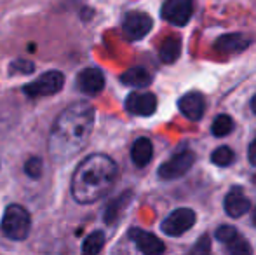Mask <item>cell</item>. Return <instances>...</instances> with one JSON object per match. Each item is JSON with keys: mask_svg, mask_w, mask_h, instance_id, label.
Segmentation results:
<instances>
[{"mask_svg": "<svg viewBox=\"0 0 256 255\" xmlns=\"http://www.w3.org/2000/svg\"><path fill=\"white\" fill-rule=\"evenodd\" d=\"M94 126V109L88 102H77L64 109L49 135V154L56 163L75 157L88 143Z\"/></svg>", "mask_w": 256, "mask_h": 255, "instance_id": "6da1fadb", "label": "cell"}, {"mask_svg": "<svg viewBox=\"0 0 256 255\" xmlns=\"http://www.w3.org/2000/svg\"><path fill=\"white\" fill-rule=\"evenodd\" d=\"M117 164L104 154L86 157L72 177V196L77 203L89 204L106 196L117 180Z\"/></svg>", "mask_w": 256, "mask_h": 255, "instance_id": "7a4b0ae2", "label": "cell"}, {"mask_svg": "<svg viewBox=\"0 0 256 255\" xmlns=\"http://www.w3.org/2000/svg\"><path fill=\"white\" fill-rule=\"evenodd\" d=\"M30 227H32L30 213L21 204H10V206L6 208L2 218V232L7 238L21 241V239L28 238Z\"/></svg>", "mask_w": 256, "mask_h": 255, "instance_id": "3957f363", "label": "cell"}, {"mask_svg": "<svg viewBox=\"0 0 256 255\" xmlns=\"http://www.w3.org/2000/svg\"><path fill=\"white\" fill-rule=\"evenodd\" d=\"M64 84V77L61 72L58 70H51L42 74L38 79L32 81L30 84H26L23 88L24 95L32 96V98H37V96H49L58 93Z\"/></svg>", "mask_w": 256, "mask_h": 255, "instance_id": "277c9868", "label": "cell"}, {"mask_svg": "<svg viewBox=\"0 0 256 255\" xmlns=\"http://www.w3.org/2000/svg\"><path fill=\"white\" fill-rule=\"evenodd\" d=\"M196 163V154L192 150H182V152L174 154L171 159L160 164L158 168V177L162 180H174L180 178L190 170Z\"/></svg>", "mask_w": 256, "mask_h": 255, "instance_id": "5b68a950", "label": "cell"}, {"mask_svg": "<svg viewBox=\"0 0 256 255\" xmlns=\"http://www.w3.org/2000/svg\"><path fill=\"white\" fill-rule=\"evenodd\" d=\"M196 220L197 215L194 210H190V208H178V210H174L171 215H168L162 220L160 229L168 236H182L194 227Z\"/></svg>", "mask_w": 256, "mask_h": 255, "instance_id": "8992f818", "label": "cell"}, {"mask_svg": "<svg viewBox=\"0 0 256 255\" xmlns=\"http://www.w3.org/2000/svg\"><path fill=\"white\" fill-rule=\"evenodd\" d=\"M154 27V21L148 14L140 13V11H132L128 13L124 18V23H122V30L124 35L129 41H140L143 39Z\"/></svg>", "mask_w": 256, "mask_h": 255, "instance_id": "52a82bcc", "label": "cell"}, {"mask_svg": "<svg viewBox=\"0 0 256 255\" xmlns=\"http://www.w3.org/2000/svg\"><path fill=\"white\" fill-rule=\"evenodd\" d=\"M194 13V0H166L162 18L176 27H185Z\"/></svg>", "mask_w": 256, "mask_h": 255, "instance_id": "ba28073f", "label": "cell"}, {"mask_svg": "<svg viewBox=\"0 0 256 255\" xmlns=\"http://www.w3.org/2000/svg\"><path fill=\"white\" fill-rule=\"evenodd\" d=\"M126 110L134 116L148 117L157 110V98L150 91H134L126 98Z\"/></svg>", "mask_w": 256, "mask_h": 255, "instance_id": "9c48e42d", "label": "cell"}, {"mask_svg": "<svg viewBox=\"0 0 256 255\" xmlns=\"http://www.w3.org/2000/svg\"><path fill=\"white\" fill-rule=\"evenodd\" d=\"M129 238L134 241L136 248L143 255H162L166 252V245L157 236L148 231H143L140 227L129 229Z\"/></svg>", "mask_w": 256, "mask_h": 255, "instance_id": "30bf717a", "label": "cell"}, {"mask_svg": "<svg viewBox=\"0 0 256 255\" xmlns=\"http://www.w3.org/2000/svg\"><path fill=\"white\" fill-rule=\"evenodd\" d=\"M77 88L86 95H98L104 88V75L100 68H84L77 75Z\"/></svg>", "mask_w": 256, "mask_h": 255, "instance_id": "8fae6325", "label": "cell"}, {"mask_svg": "<svg viewBox=\"0 0 256 255\" xmlns=\"http://www.w3.org/2000/svg\"><path fill=\"white\" fill-rule=\"evenodd\" d=\"M178 107L182 110V114L185 117H188L190 121H199L204 116L206 110V102L204 96L200 93H186L185 96H182L178 102Z\"/></svg>", "mask_w": 256, "mask_h": 255, "instance_id": "7c38bea8", "label": "cell"}, {"mask_svg": "<svg viewBox=\"0 0 256 255\" xmlns=\"http://www.w3.org/2000/svg\"><path fill=\"white\" fill-rule=\"evenodd\" d=\"M251 44V39L242 34H228L222 35L218 41L214 42V51L222 53V55H237V53L248 49Z\"/></svg>", "mask_w": 256, "mask_h": 255, "instance_id": "4fadbf2b", "label": "cell"}, {"mask_svg": "<svg viewBox=\"0 0 256 255\" xmlns=\"http://www.w3.org/2000/svg\"><path fill=\"white\" fill-rule=\"evenodd\" d=\"M251 208V203L244 192L240 191L239 187H234L232 191L226 194L225 197V211L226 215H230L232 218H239L242 217L246 211H250Z\"/></svg>", "mask_w": 256, "mask_h": 255, "instance_id": "5bb4252c", "label": "cell"}, {"mask_svg": "<svg viewBox=\"0 0 256 255\" xmlns=\"http://www.w3.org/2000/svg\"><path fill=\"white\" fill-rule=\"evenodd\" d=\"M152 156H154V145L148 138L142 136L138 138L134 143H132V149H131V157H132V163L136 166L143 168L152 161Z\"/></svg>", "mask_w": 256, "mask_h": 255, "instance_id": "9a60e30c", "label": "cell"}, {"mask_svg": "<svg viewBox=\"0 0 256 255\" xmlns=\"http://www.w3.org/2000/svg\"><path fill=\"white\" fill-rule=\"evenodd\" d=\"M120 82L126 86H131V88H146V86L152 84V75L150 72H146L143 67H134L126 70L124 74L120 75Z\"/></svg>", "mask_w": 256, "mask_h": 255, "instance_id": "2e32d148", "label": "cell"}, {"mask_svg": "<svg viewBox=\"0 0 256 255\" xmlns=\"http://www.w3.org/2000/svg\"><path fill=\"white\" fill-rule=\"evenodd\" d=\"M131 197H132V192L126 191L118 197H115L110 204H106V208H104V217H103L104 224H108V225L115 224V222L118 220V217L122 215V211L126 210V206L131 203Z\"/></svg>", "mask_w": 256, "mask_h": 255, "instance_id": "e0dca14e", "label": "cell"}, {"mask_svg": "<svg viewBox=\"0 0 256 255\" xmlns=\"http://www.w3.org/2000/svg\"><path fill=\"white\" fill-rule=\"evenodd\" d=\"M182 55V41L180 37H168L160 44L158 56L164 63H174Z\"/></svg>", "mask_w": 256, "mask_h": 255, "instance_id": "ac0fdd59", "label": "cell"}, {"mask_svg": "<svg viewBox=\"0 0 256 255\" xmlns=\"http://www.w3.org/2000/svg\"><path fill=\"white\" fill-rule=\"evenodd\" d=\"M226 252L228 255H253V248H251L250 241L244 236H240L239 232L234 234L228 241L225 243Z\"/></svg>", "mask_w": 256, "mask_h": 255, "instance_id": "d6986e66", "label": "cell"}, {"mask_svg": "<svg viewBox=\"0 0 256 255\" xmlns=\"http://www.w3.org/2000/svg\"><path fill=\"white\" fill-rule=\"evenodd\" d=\"M104 245V232L94 231L84 239L82 245V255H100Z\"/></svg>", "mask_w": 256, "mask_h": 255, "instance_id": "ffe728a7", "label": "cell"}, {"mask_svg": "<svg viewBox=\"0 0 256 255\" xmlns=\"http://www.w3.org/2000/svg\"><path fill=\"white\" fill-rule=\"evenodd\" d=\"M232 129H234V121H232V117L226 116V114H222V116L216 117L214 123H212V126H211L212 135L218 136V138L226 136Z\"/></svg>", "mask_w": 256, "mask_h": 255, "instance_id": "44dd1931", "label": "cell"}, {"mask_svg": "<svg viewBox=\"0 0 256 255\" xmlns=\"http://www.w3.org/2000/svg\"><path fill=\"white\" fill-rule=\"evenodd\" d=\"M236 159V154L230 147H218L214 152L211 154V161L216 166H230Z\"/></svg>", "mask_w": 256, "mask_h": 255, "instance_id": "7402d4cb", "label": "cell"}, {"mask_svg": "<svg viewBox=\"0 0 256 255\" xmlns=\"http://www.w3.org/2000/svg\"><path fill=\"white\" fill-rule=\"evenodd\" d=\"M42 159L40 157H30V159L24 163V173L30 178H38L42 175Z\"/></svg>", "mask_w": 256, "mask_h": 255, "instance_id": "603a6c76", "label": "cell"}, {"mask_svg": "<svg viewBox=\"0 0 256 255\" xmlns=\"http://www.w3.org/2000/svg\"><path fill=\"white\" fill-rule=\"evenodd\" d=\"M10 74H32V72L35 70V65L32 62H24V60H18V62H14L12 65L9 67Z\"/></svg>", "mask_w": 256, "mask_h": 255, "instance_id": "cb8c5ba5", "label": "cell"}, {"mask_svg": "<svg viewBox=\"0 0 256 255\" xmlns=\"http://www.w3.org/2000/svg\"><path fill=\"white\" fill-rule=\"evenodd\" d=\"M234 234H237L236 227H232V225H220V227L216 229L214 236H216V239H220L222 243H226Z\"/></svg>", "mask_w": 256, "mask_h": 255, "instance_id": "d4e9b609", "label": "cell"}, {"mask_svg": "<svg viewBox=\"0 0 256 255\" xmlns=\"http://www.w3.org/2000/svg\"><path fill=\"white\" fill-rule=\"evenodd\" d=\"M209 248H211L209 236H202V238L197 241V245L194 246V250L190 252V255H209Z\"/></svg>", "mask_w": 256, "mask_h": 255, "instance_id": "484cf974", "label": "cell"}, {"mask_svg": "<svg viewBox=\"0 0 256 255\" xmlns=\"http://www.w3.org/2000/svg\"><path fill=\"white\" fill-rule=\"evenodd\" d=\"M248 157H250V163L253 164V166H256V138L251 142L250 150H248Z\"/></svg>", "mask_w": 256, "mask_h": 255, "instance_id": "4316f807", "label": "cell"}, {"mask_svg": "<svg viewBox=\"0 0 256 255\" xmlns=\"http://www.w3.org/2000/svg\"><path fill=\"white\" fill-rule=\"evenodd\" d=\"M251 109H253V112L256 114V96L253 100H251Z\"/></svg>", "mask_w": 256, "mask_h": 255, "instance_id": "83f0119b", "label": "cell"}, {"mask_svg": "<svg viewBox=\"0 0 256 255\" xmlns=\"http://www.w3.org/2000/svg\"><path fill=\"white\" fill-rule=\"evenodd\" d=\"M253 224L256 225V206H254V211H253Z\"/></svg>", "mask_w": 256, "mask_h": 255, "instance_id": "f1b7e54d", "label": "cell"}]
</instances>
